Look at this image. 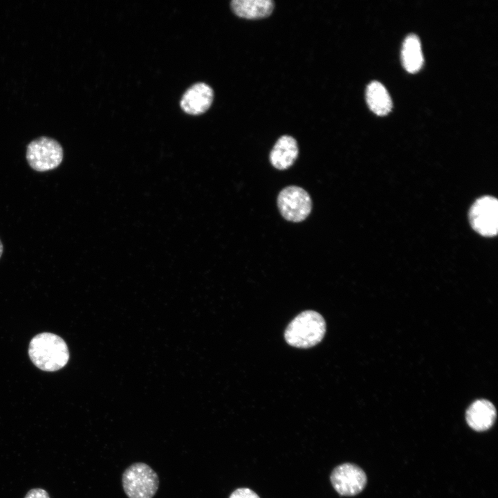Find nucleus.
<instances>
[{
    "mask_svg": "<svg viewBox=\"0 0 498 498\" xmlns=\"http://www.w3.org/2000/svg\"><path fill=\"white\" fill-rule=\"evenodd\" d=\"M24 498H50V496L44 489L36 488L30 490Z\"/></svg>",
    "mask_w": 498,
    "mask_h": 498,
    "instance_id": "nucleus-15",
    "label": "nucleus"
},
{
    "mask_svg": "<svg viewBox=\"0 0 498 498\" xmlns=\"http://www.w3.org/2000/svg\"><path fill=\"white\" fill-rule=\"evenodd\" d=\"M335 491L342 496H354L365 488L367 477L365 471L354 463H345L335 467L331 474Z\"/></svg>",
    "mask_w": 498,
    "mask_h": 498,
    "instance_id": "nucleus-7",
    "label": "nucleus"
},
{
    "mask_svg": "<svg viewBox=\"0 0 498 498\" xmlns=\"http://www.w3.org/2000/svg\"><path fill=\"white\" fill-rule=\"evenodd\" d=\"M214 93L205 83L193 84L183 94L180 105L181 109L190 115H199L205 112L213 101Z\"/></svg>",
    "mask_w": 498,
    "mask_h": 498,
    "instance_id": "nucleus-8",
    "label": "nucleus"
},
{
    "mask_svg": "<svg viewBox=\"0 0 498 498\" xmlns=\"http://www.w3.org/2000/svg\"><path fill=\"white\" fill-rule=\"evenodd\" d=\"M122 484L128 498H153L159 487V479L149 465L136 462L124 471Z\"/></svg>",
    "mask_w": 498,
    "mask_h": 498,
    "instance_id": "nucleus-3",
    "label": "nucleus"
},
{
    "mask_svg": "<svg viewBox=\"0 0 498 498\" xmlns=\"http://www.w3.org/2000/svg\"><path fill=\"white\" fill-rule=\"evenodd\" d=\"M298 152L295 139L290 136H282L273 146L270 154V160L275 168L286 169L294 163Z\"/></svg>",
    "mask_w": 498,
    "mask_h": 498,
    "instance_id": "nucleus-10",
    "label": "nucleus"
},
{
    "mask_svg": "<svg viewBox=\"0 0 498 498\" xmlns=\"http://www.w3.org/2000/svg\"><path fill=\"white\" fill-rule=\"evenodd\" d=\"M64 157V151L56 140L42 136L28 143L26 158L29 166L35 171L44 172L59 166Z\"/></svg>",
    "mask_w": 498,
    "mask_h": 498,
    "instance_id": "nucleus-4",
    "label": "nucleus"
},
{
    "mask_svg": "<svg viewBox=\"0 0 498 498\" xmlns=\"http://www.w3.org/2000/svg\"><path fill=\"white\" fill-rule=\"evenodd\" d=\"M401 59L404 68L409 73L418 71L423 63L419 38L414 34L408 35L403 44Z\"/></svg>",
    "mask_w": 498,
    "mask_h": 498,
    "instance_id": "nucleus-13",
    "label": "nucleus"
},
{
    "mask_svg": "<svg viewBox=\"0 0 498 498\" xmlns=\"http://www.w3.org/2000/svg\"><path fill=\"white\" fill-rule=\"evenodd\" d=\"M366 100L370 109L378 116L387 114L391 109V97L385 86L372 81L367 86Z\"/></svg>",
    "mask_w": 498,
    "mask_h": 498,
    "instance_id": "nucleus-12",
    "label": "nucleus"
},
{
    "mask_svg": "<svg viewBox=\"0 0 498 498\" xmlns=\"http://www.w3.org/2000/svg\"><path fill=\"white\" fill-rule=\"evenodd\" d=\"M3 252V243L0 239V258L1 257Z\"/></svg>",
    "mask_w": 498,
    "mask_h": 498,
    "instance_id": "nucleus-16",
    "label": "nucleus"
},
{
    "mask_svg": "<svg viewBox=\"0 0 498 498\" xmlns=\"http://www.w3.org/2000/svg\"><path fill=\"white\" fill-rule=\"evenodd\" d=\"M326 332L323 317L314 311H305L297 315L288 325L284 338L286 342L297 348H309L318 344Z\"/></svg>",
    "mask_w": 498,
    "mask_h": 498,
    "instance_id": "nucleus-2",
    "label": "nucleus"
},
{
    "mask_svg": "<svg viewBox=\"0 0 498 498\" xmlns=\"http://www.w3.org/2000/svg\"><path fill=\"white\" fill-rule=\"evenodd\" d=\"M470 221L472 228L484 237L497 234L498 228V203L490 196L478 199L470 210Z\"/></svg>",
    "mask_w": 498,
    "mask_h": 498,
    "instance_id": "nucleus-6",
    "label": "nucleus"
},
{
    "mask_svg": "<svg viewBox=\"0 0 498 498\" xmlns=\"http://www.w3.org/2000/svg\"><path fill=\"white\" fill-rule=\"evenodd\" d=\"M29 357L39 369L55 371L63 368L69 359L64 340L54 333L44 332L33 338L28 347Z\"/></svg>",
    "mask_w": 498,
    "mask_h": 498,
    "instance_id": "nucleus-1",
    "label": "nucleus"
},
{
    "mask_svg": "<svg viewBox=\"0 0 498 498\" xmlns=\"http://www.w3.org/2000/svg\"><path fill=\"white\" fill-rule=\"evenodd\" d=\"M229 498H260L253 490L247 488H241L232 492Z\"/></svg>",
    "mask_w": 498,
    "mask_h": 498,
    "instance_id": "nucleus-14",
    "label": "nucleus"
},
{
    "mask_svg": "<svg viewBox=\"0 0 498 498\" xmlns=\"http://www.w3.org/2000/svg\"><path fill=\"white\" fill-rule=\"evenodd\" d=\"M496 418L495 407L486 399L475 400L465 412V420L468 426L476 432L488 430L494 425Z\"/></svg>",
    "mask_w": 498,
    "mask_h": 498,
    "instance_id": "nucleus-9",
    "label": "nucleus"
},
{
    "mask_svg": "<svg viewBox=\"0 0 498 498\" xmlns=\"http://www.w3.org/2000/svg\"><path fill=\"white\" fill-rule=\"evenodd\" d=\"M271 0H234L231 2L233 12L242 18L257 19L269 16L273 10Z\"/></svg>",
    "mask_w": 498,
    "mask_h": 498,
    "instance_id": "nucleus-11",
    "label": "nucleus"
},
{
    "mask_svg": "<svg viewBox=\"0 0 498 498\" xmlns=\"http://www.w3.org/2000/svg\"><path fill=\"white\" fill-rule=\"evenodd\" d=\"M277 205L283 217L293 222L304 221L311 213L312 201L308 192L298 186L283 189L277 197Z\"/></svg>",
    "mask_w": 498,
    "mask_h": 498,
    "instance_id": "nucleus-5",
    "label": "nucleus"
}]
</instances>
